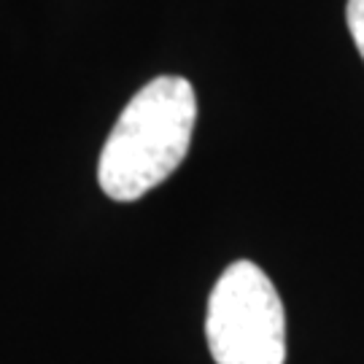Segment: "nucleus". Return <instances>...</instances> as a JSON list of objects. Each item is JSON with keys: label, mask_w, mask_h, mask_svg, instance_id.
Wrapping results in <instances>:
<instances>
[{"label": "nucleus", "mask_w": 364, "mask_h": 364, "mask_svg": "<svg viewBox=\"0 0 364 364\" xmlns=\"http://www.w3.org/2000/svg\"><path fill=\"white\" fill-rule=\"evenodd\" d=\"M197 97L181 76H159L124 105L97 162L100 189L117 203L141 200L170 178L192 144Z\"/></svg>", "instance_id": "f257e3e1"}, {"label": "nucleus", "mask_w": 364, "mask_h": 364, "mask_svg": "<svg viewBox=\"0 0 364 364\" xmlns=\"http://www.w3.org/2000/svg\"><path fill=\"white\" fill-rule=\"evenodd\" d=\"M205 338L216 364H284L287 313L267 273L232 262L208 297Z\"/></svg>", "instance_id": "f03ea898"}, {"label": "nucleus", "mask_w": 364, "mask_h": 364, "mask_svg": "<svg viewBox=\"0 0 364 364\" xmlns=\"http://www.w3.org/2000/svg\"><path fill=\"white\" fill-rule=\"evenodd\" d=\"M346 19H348V30H351L353 43H356V49H359L364 60V0H348Z\"/></svg>", "instance_id": "7ed1b4c3"}]
</instances>
